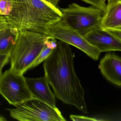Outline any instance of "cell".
I'll list each match as a JSON object with an SVG mask.
<instances>
[{
	"mask_svg": "<svg viewBox=\"0 0 121 121\" xmlns=\"http://www.w3.org/2000/svg\"><path fill=\"white\" fill-rule=\"evenodd\" d=\"M100 28L107 30L121 29V0H108Z\"/></svg>",
	"mask_w": 121,
	"mask_h": 121,
	"instance_id": "8fae6325",
	"label": "cell"
},
{
	"mask_svg": "<svg viewBox=\"0 0 121 121\" xmlns=\"http://www.w3.org/2000/svg\"><path fill=\"white\" fill-rule=\"evenodd\" d=\"M99 68L106 79L121 87V57L114 53H106L99 63Z\"/></svg>",
	"mask_w": 121,
	"mask_h": 121,
	"instance_id": "9c48e42d",
	"label": "cell"
},
{
	"mask_svg": "<svg viewBox=\"0 0 121 121\" xmlns=\"http://www.w3.org/2000/svg\"><path fill=\"white\" fill-rule=\"evenodd\" d=\"M12 8L5 16L9 25L19 31L29 30L47 35L49 28L60 21V9L43 0H12Z\"/></svg>",
	"mask_w": 121,
	"mask_h": 121,
	"instance_id": "7a4b0ae2",
	"label": "cell"
},
{
	"mask_svg": "<svg viewBox=\"0 0 121 121\" xmlns=\"http://www.w3.org/2000/svg\"><path fill=\"white\" fill-rule=\"evenodd\" d=\"M10 116L20 121H65L57 107L32 97L15 107L8 109Z\"/></svg>",
	"mask_w": 121,
	"mask_h": 121,
	"instance_id": "5b68a950",
	"label": "cell"
},
{
	"mask_svg": "<svg viewBox=\"0 0 121 121\" xmlns=\"http://www.w3.org/2000/svg\"><path fill=\"white\" fill-rule=\"evenodd\" d=\"M43 0L54 7H57V6L58 5V3L60 0Z\"/></svg>",
	"mask_w": 121,
	"mask_h": 121,
	"instance_id": "d6986e66",
	"label": "cell"
},
{
	"mask_svg": "<svg viewBox=\"0 0 121 121\" xmlns=\"http://www.w3.org/2000/svg\"><path fill=\"white\" fill-rule=\"evenodd\" d=\"M90 43L102 52H121V42L114 36L101 28L95 29L84 36Z\"/></svg>",
	"mask_w": 121,
	"mask_h": 121,
	"instance_id": "ba28073f",
	"label": "cell"
},
{
	"mask_svg": "<svg viewBox=\"0 0 121 121\" xmlns=\"http://www.w3.org/2000/svg\"><path fill=\"white\" fill-rule=\"evenodd\" d=\"M48 36L29 30L20 31L10 55V68L18 74L29 69L45 45Z\"/></svg>",
	"mask_w": 121,
	"mask_h": 121,
	"instance_id": "3957f363",
	"label": "cell"
},
{
	"mask_svg": "<svg viewBox=\"0 0 121 121\" xmlns=\"http://www.w3.org/2000/svg\"></svg>",
	"mask_w": 121,
	"mask_h": 121,
	"instance_id": "44dd1931",
	"label": "cell"
},
{
	"mask_svg": "<svg viewBox=\"0 0 121 121\" xmlns=\"http://www.w3.org/2000/svg\"><path fill=\"white\" fill-rule=\"evenodd\" d=\"M19 32L10 26L0 31V55H10L17 41Z\"/></svg>",
	"mask_w": 121,
	"mask_h": 121,
	"instance_id": "7c38bea8",
	"label": "cell"
},
{
	"mask_svg": "<svg viewBox=\"0 0 121 121\" xmlns=\"http://www.w3.org/2000/svg\"><path fill=\"white\" fill-rule=\"evenodd\" d=\"M105 30L114 36L121 42V29H110Z\"/></svg>",
	"mask_w": 121,
	"mask_h": 121,
	"instance_id": "ac0fdd59",
	"label": "cell"
},
{
	"mask_svg": "<svg viewBox=\"0 0 121 121\" xmlns=\"http://www.w3.org/2000/svg\"><path fill=\"white\" fill-rule=\"evenodd\" d=\"M60 10L62 16L59 22L83 36L100 27L104 11L99 9L93 6L85 7L73 3Z\"/></svg>",
	"mask_w": 121,
	"mask_h": 121,
	"instance_id": "277c9868",
	"label": "cell"
},
{
	"mask_svg": "<svg viewBox=\"0 0 121 121\" xmlns=\"http://www.w3.org/2000/svg\"><path fill=\"white\" fill-rule=\"evenodd\" d=\"M6 121L5 118L2 117L0 116V121Z\"/></svg>",
	"mask_w": 121,
	"mask_h": 121,
	"instance_id": "ffe728a7",
	"label": "cell"
},
{
	"mask_svg": "<svg viewBox=\"0 0 121 121\" xmlns=\"http://www.w3.org/2000/svg\"><path fill=\"white\" fill-rule=\"evenodd\" d=\"M53 50L48 47L47 45H45L37 59L31 65L30 69L35 67L44 61L50 55Z\"/></svg>",
	"mask_w": 121,
	"mask_h": 121,
	"instance_id": "4fadbf2b",
	"label": "cell"
},
{
	"mask_svg": "<svg viewBox=\"0 0 121 121\" xmlns=\"http://www.w3.org/2000/svg\"><path fill=\"white\" fill-rule=\"evenodd\" d=\"M12 8V0H0V15H9Z\"/></svg>",
	"mask_w": 121,
	"mask_h": 121,
	"instance_id": "5bb4252c",
	"label": "cell"
},
{
	"mask_svg": "<svg viewBox=\"0 0 121 121\" xmlns=\"http://www.w3.org/2000/svg\"><path fill=\"white\" fill-rule=\"evenodd\" d=\"M28 88L33 97L56 108V99L51 91L45 76L36 78L25 77Z\"/></svg>",
	"mask_w": 121,
	"mask_h": 121,
	"instance_id": "30bf717a",
	"label": "cell"
},
{
	"mask_svg": "<svg viewBox=\"0 0 121 121\" xmlns=\"http://www.w3.org/2000/svg\"><path fill=\"white\" fill-rule=\"evenodd\" d=\"M92 6L99 9L104 11L106 7L105 0H82Z\"/></svg>",
	"mask_w": 121,
	"mask_h": 121,
	"instance_id": "9a60e30c",
	"label": "cell"
},
{
	"mask_svg": "<svg viewBox=\"0 0 121 121\" xmlns=\"http://www.w3.org/2000/svg\"><path fill=\"white\" fill-rule=\"evenodd\" d=\"M10 59V55H0V76L2 74V70Z\"/></svg>",
	"mask_w": 121,
	"mask_h": 121,
	"instance_id": "e0dca14e",
	"label": "cell"
},
{
	"mask_svg": "<svg viewBox=\"0 0 121 121\" xmlns=\"http://www.w3.org/2000/svg\"><path fill=\"white\" fill-rule=\"evenodd\" d=\"M0 94L15 107L33 97L23 74L16 73L11 68L0 76Z\"/></svg>",
	"mask_w": 121,
	"mask_h": 121,
	"instance_id": "8992f818",
	"label": "cell"
},
{
	"mask_svg": "<svg viewBox=\"0 0 121 121\" xmlns=\"http://www.w3.org/2000/svg\"><path fill=\"white\" fill-rule=\"evenodd\" d=\"M47 35L74 46L95 60L99 59L102 53L90 43L84 36L60 22L49 28Z\"/></svg>",
	"mask_w": 121,
	"mask_h": 121,
	"instance_id": "52a82bcc",
	"label": "cell"
},
{
	"mask_svg": "<svg viewBox=\"0 0 121 121\" xmlns=\"http://www.w3.org/2000/svg\"><path fill=\"white\" fill-rule=\"evenodd\" d=\"M74 57L69 44L60 40L44 61L45 76L52 87L55 97L87 114L85 90L75 70Z\"/></svg>",
	"mask_w": 121,
	"mask_h": 121,
	"instance_id": "6da1fadb",
	"label": "cell"
},
{
	"mask_svg": "<svg viewBox=\"0 0 121 121\" xmlns=\"http://www.w3.org/2000/svg\"><path fill=\"white\" fill-rule=\"evenodd\" d=\"M70 119L73 121H98L95 118H90L83 116L70 115Z\"/></svg>",
	"mask_w": 121,
	"mask_h": 121,
	"instance_id": "2e32d148",
	"label": "cell"
}]
</instances>
